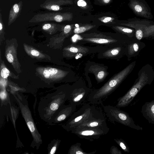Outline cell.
Here are the masks:
<instances>
[{"instance_id":"cell-1","label":"cell","mask_w":154,"mask_h":154,"mask_svg":"<svg viewBox=\"0 0 154 154\" xmlns=\"http://www.w3.org/2000/svg\"><path fill=\"white\" fill-rule=\"evenodd\" d=\"M136 61L131 63L116 74L102 86L95 90L88 96V101L94 105L102 104V102L113 92L133 70Z\"/></svg>"},{"instance_id":"cell-2","label":"cell","mask_w":154,"mask_h":154,"mask_svg":"<svg viewBox=\"0 0 154 154\" xmlns=\"http://www.w3.org/2000/svg\"><path fill=\"white\" fill-rule=\"evenodd\" d=\"M70 92V91H61L41 97L38 107L41 119L48 123L55 113L68 100Z\"/></svg>"},{"instance_id":"cell-3","label":"cell","mask_w":154,"mask_h":154,"mask_svg":"<svg viewBox=\"0 0 154 154\" xmlns=\"http://www.w3.org/2000/svg\"><path fill=\"white\" fill-rule=\"evenodd\" d=\"M154 78L152 67L149 64L143 66L139 71L138 77L133 86L124 96L117 99L116 106L120 108L128 106L144 87L152 83Z\"/></svg>"},{"instance_id":"cell-4","label":"cell","mask_w":154,"mask_h":154,"mask_svg":"<svg viewBox=\"0 0 154 154\" xmlns=\"http://www.w3.org/2000/svg\"><path fill=\"white\" fill-rule=\"evenodd\" d=\"M19 105L21 113L33 138L31 146L38 149L42 144V136L38 131L33 119L31 112L29 108L27 100L24 97L15 96Z\"/></svg>"},{"instance_id":"cell-5","label":"cell","mask_w":154,"mask_h":154,"mask_svg":"<svg viewBox=\"0 0 154 154\" xmlns=\"http://www.w3.org/2000/svg\"><path fill=\"white\" fill-rule=\"evenodd\" d=\"M105 115L113 123L116 122L132 128L142 130L143 128L136 125L133 119L126 112L119 108L110 105L103 106Z\"/></svg>"},{"instance_id":"cell-6","label":"cell","mask_w":154,"mask_h":154,"mask_svg":"<svg viewBox=\"0 0 154 154\" xmlns=\"http://www.w3.org/2000/svg\"><path fill=\"white\" fill-rule=\"evenodd\" d=\"M96 106L89 103L84 104L74 112L62 127L67 131H71L87 120L93 113Z\"/></svg>"},{"instance_id":"cell-7","label":"cell","mask_w":154,"mask_h":154,"mask_svg":"<svg viewBox=\"0 0 154 154\" xmlns=\"http://www.w3.org/2000/svg\"><path fill=\"white\" fill-rule=\"evenodd\" d=\"M76 128H107L109 127L107 125L105 117L102 110L96 107L93 113L90 117Z\"/></svg>"},{"instance_id":"cell-8","label":"cell","mask_w":154,"mask_h":154,"mask_svg":"<svg viewBox=\"0 0 154 154\" xmlns=\"http://www.w3.org/2000/svg\"><path fill=\"white\" fill-rule=\"evenodd\" d=\"M109 128H76L72 131L79 138L91 141L98 139L102 136L106 134L109 132Z\"/></svg>"},{"instance_id":"cell-9","label":"cell","mask_w":154,"mask_h":154,"mask_svg":"<svg viewBox=\"0 0 154 154\" xmlns=\"http://www.w3.org/2000/svg\"><path fill=\"white\" fill-rule=\"evenodd\" d=\"M68 14L59 12H47L36 14L29 21L30 23H38L48 21L60 22L68 19Z\"/></svg>"},{"instance_id":"cell-10","label":"cell","mask_w":154,"mask_h":154,"mask_svg":"<svg viewBox=\"0 0 154 154\" xmlns=\"http://www.w3.org/2000/svg\"><path fill=\"white\" fill-rule=\"evenodd\" d=\"M76 109V106L70 103L64 105L55 113L48 124L49 125H55L65 120L71 116Z\"/></svg>"},{"instance_id":"cell-11","label":"cell","mask_w":154,"mask_h":154,"mask_svg":"<svg viewBox=\"0 0 154 154\" xmlns=\"http://www.w3.org/2000/svg\"><path fill=\"white\" fill-rule=\"evenodd\" d=\"M88 90L84 87H75L70 91L68 100L70 103L75 106L83 103L87 98Z\"/></svg>"},{"instance_id":"cell-12","label":"cell","mask_w":154,"mask_h":154,"mask_svg":"<svg viewBox=\"0 0 154 154\" xmlns=\"http://www.w3.org/2000/svg\"><path fill=\"white\" fill-rule=\"evenodd\" d=\"M130 6L136 15L149 18L151 14L145 5L137 0H132L130 3Z\"/></svg>"},{"instance_id":"cell-13","label":"cell","mask_w":154,"mask_h":154,"mask_svg":"<svg viewBox=\"0 0 154 154\" xmlns=\"http://www.w3.org/2000/svg\"><path fill=\"white\" fill-rule=\"evenodd\" d=\"M141 112L149 123L154 125V100L146 102L142 106Z\"/></svg>"},{"instance_id":"cell-14","label":"cell","mask_w":154,"mask_h":154,"mask_svg":"<svg viewBox=\"0 0 154 154\" xmlns=\"http://www.w3.org/2000/svg\"><path fill=\"white\" fill-rule=\"evenodd\" d=\"M67 2L66 0H46L40 7L50 11H57L61 10L60 5H64Z\"/></svg>"},{"instance_id":"cell-15","label":"cell","mask_w":154,"mask_h":154,"mask_svg":"<svg viewBox=\"0 0 154 154\" xmlns=\"http://www.w3.org/2000/svg\"><path fill=\"white\" fill-rule=\"evenodd\" d=\"M89 70L94 74L98 83L103 81L108 74L105 68L97 65L91 66Z\"/></svg>"},{"instance_id":"cell-16","label":"cell","mask_w":154,"mask_h":154,"mask_svg":"<svg viewBox=\"0 0 154 154\" xmlns=\"http://www.w3.org/2000/svg\"><path fill=\"white\" fill-rule=\"evenodd\" d=\"M64 50L67 56L73 57L78 54H84L89 51L88 49L85 47L77 45H71L66 47Z\"/></svg>"},{"instance_id":"cell-17","label":"cell","mask_w":154,"mask_h":154,"mask_svg":"<svg viewBox=\"0 0 154 154\" xmlns=\"http://www.w3.org/2000/svg\"><path fill=\"white\" fill-rule=\"evenodd\" d=\"M23 2L20 1L18 3L14 4L11 7L9 12L8 25L14 22L19 16L22 9Z\"/></svg>"},{"instance_id":"cell-18","label":"cell","mask_w":154,"mask_h":154,"mask_svg":"<svg viewBox=\"0 0 154 154\" xmlns=\"http://www.w3.org/2000/svg\"><path fill=\"white\" fill-rule=\"evenodd\" d=\"M83 40L93 43L102 44H110L117 42V40L115 39L105 36L100 38H84Z\"/></svg>"},{"instance_id":"cell-19","label":"cell","mask_w":154,"mask_h":154,"mask_svg":"<svg viewBox=\"0 0 154 154\" xmlns=\"http://www.w3.org/2000/svg\"><path fill=\"white\" fill-rule=\"evenodd\" d=\"M81 144L77 143L73 144L70 147L68 151V154H94L96 151L90 152H87L83 150L81 147Z\"/></svg>"},{"instance_id":"cell-20","label":"cell","mask_w":154,"mask_h":154,"mask_svg":"<svg viewBox=\"0 0 154 154\" xmlns=\"http://www.w3.org/2000/svg\"><path fill=\"white\" fill-rule=\"evenodd\" d=\"M51 79H60L65 76L68 72L61 70L56 68H48Z\"/></svg>"},{"instance_id":"cell-21","label":"cell","mask_w":154,"mask_h":154,"mask_svg":"<svg viewBox=\"0 0 154 154\" xmlns=\"http://www.w3.org/2000/svg\"><path fill=\"white\" fill-rule=\"evenodd\" d=\"M61 140L59 139H54L48 144V154H54L60 145Z\"/></svg>"},{"instance_id":"cell-22","label":"cell","mask_w":154,"mask_h":154,"mask_svg":"<svg viewBox=\"0 0 154 154\" xmlns=\"http://www.w3.org/2000/svg\"><path fill=\"white\" fill-rule=\"evenodd\" d=\"M59 25L54 23H45L42 25V29L50 33L53 32L58 29Z\"/></svg>"},{"instance_id":"cell-23","label":"cell","mask_w":154,"mask_h":154,"mask_svg":"<svg viewBox=\"0 0 154 154\" xmlns=\"http://www.w3.org/2000/svg\"><path fill=\"white\" fill-rule=\"evenodd\" d=\"M121 48L120 47L115 48L108 50L103 54V56L108 57H112L118 55L120 52Z\"/></svg>"},{"instance_id":"cell-24","label":"cell","mask_w":154,"mask_h":154,"mask_svg":"<svg viewBox=\"0 0 154 154\" xmlns=\"http://www.w3.org/2000/svg\"><path fill=\"white\" fill-rule=\"evenodd\" d=\"M114 141L119 145L122 149L125 152H130L129 148L126 143L122 139H114Z\"/></svg>"},{"instance_id":"cell-25","label":"cell","mask_w":154,"mask_h":154,"mask_svg":"<svg viewBox=\"0 0 154 154\" xmlns=\"http://www.w3.org/2000/svg\"><path fill=\"white\" fill-rule=\"evenodd\" d=\"M128 48L129 54H134V53L138 51L139 50V45L137 42L134 43L129 45Z\"/></svg>"},{"instance_id":"cell-26","label":"cell","mask_w":154,"mask_h":154,"mask_svg":"<svg viewBox=\"0 0 154 154\" xmlns=\"http://www.w3.org/2000/svg\"><path fill=\"white\" fill-rule=\"evenodd\" d=\"M92 27V26H89L78 27L74 29V32L76 34L82 33L90 29Z\"/></svg>"},{"instance_id":"cell-27","label":"cell","mask_w":154,"mask_h":154,"mask_svg":"<svg viewBox=\"0 0 154 154\" xmlns=\"http://www.w3.org/2000/svg\"><path fill=\"white\" fill-rule=\"evenodd\" d=\"M25 49L27 53L33 56L41 57L42 56H43L39 51L32 48H29V50L26 48Z\"/></svg>"},{"instance_id":"cell-28","label":"cell","mask_w":154,"mask_h":154,"mask_svg":"<svg viewBox=\"0 0 154 154\" xmlns=\"http://www.w3.org/2000/svg\"><path fill=\"white\" fill-rule=\"evenodd\" d=\"M116 28L119 31L125 34H131L134 32V30L131 29L122 27H116Z\"/></svg>"},{"instance_id":"cell-29","label":"cell","mask_w":154,"mask_h":154,"mask_svg":"<svg viewBox=\"0 0 154 154\" xmlns=\"http://www.w3.org/2000/svg\"><path fill=\"white\" fill-rule=\"evenodd\" d=\"M9 71L6 67L3 68L1 70V75L2 77L4 79L7 78L9 75Z\"/></svg>"},{"instance_id":"cell-30","label":"cell","mask_w":154,"mask_h":154,"mask_svg":"<svg viewBox=\"0 0 154 154\" xmlns=\"http://www.w3.org/2000/svg\"><path fill=\"white\" fill-rule=\"evenodd\" d=\"M135 35L137 40H141L143 37V32L142 30L140 28L137 29L136 31Z\"/></svg>"},{"instance_id":"cell-31","label":"cell","mask_w":154,"mask_h":154,"mask_svg":"<svg viewBox=\"0 0 154 154\" xmlns=\"http://www.w3.org/2000/svg\"><path fill=\"white\" fill-rule=\"evenodd\" d=\"M110 153L111 154H122L121 151L115 146H112L110 150Z\"/></svg>"},{"instance_id":"cell-32","label":"cell","mask_w":154,"mask_h":154,"mask_svg":"<svg viewBox=\"0 0 154 154\" xmlns=\"http://www.w3.org/2000/svg\"><path fill=\"white\" fill-rule=\"evenodd\" d=\"M42 69V73L44 77L47 79H51V76L48 71V68H44Z\"/></svg>"},{"instance_id":"cell-33","label":"cell","mask_w":154,"mask_h":154,"mask_svg":"<svg viewBox=\"0 0 154 154\" xmlns=\"http://www.w3.org/2000/svg\"><path fill=\"white\" fill-rule=\"evenodd\" d=\"M72 29L71 26L70 25H67L63 28V32L64 34H67L69 33Z\"/></svg>"},{"instance_id":"cell-34","label":"cell","mask_w":154,"mask_h":154,"mask_svg":"<svg viewBox=\"0 0 154 154\" xmlns=\"http://www.w3.org/2000/svg\"><path fill=\"white\" fill-rule=\"evenodd\" d=\"M6 57L8 61L10 63H12L14 61V57L12 54L10 53H8Z\"/></svg>"},{"instance_id":"cell-35","label":"cell","mask_w":154,"mask_h":154,"mask_svg":"<svg viewBox=\"0 0 154 154\" xmlns=\"http://www.w3.org/2000/svg\"><path fill=\"white\" fill-rule=\"evenodd\" d=\"M78 5L79 6H85L86 4V2L82 0H80L78 2Z\"/></svg>"},{"instance_id":"cell-36","label":"cell","mask_w":154,"mask_h":154,"mask_svg":"<svg viewBox=\"0 0 154 154\" xmlns=\"http://www.w3.org/2000/svg\"><path fill=\"white\" fill-rule=\"evenodd\" d=\"M111 19V18L110 17H107L104 18L103 20V22L106 23L109 21Z\"/></svg>"},{"instance_id":"cell-37","label":"cell","mask_w":154,"mask_h":154,"mask_svg":"<svg viewBox=\"0 0 154 154\" xmlns=\"http://www.w3.org/2000/svg\"><path fill=\"white\" fill-rule=\"evenodd\" d=\"M103 0L104 2L106 3H108L110 1V0Z\"/></svg>"}]
</instances>
